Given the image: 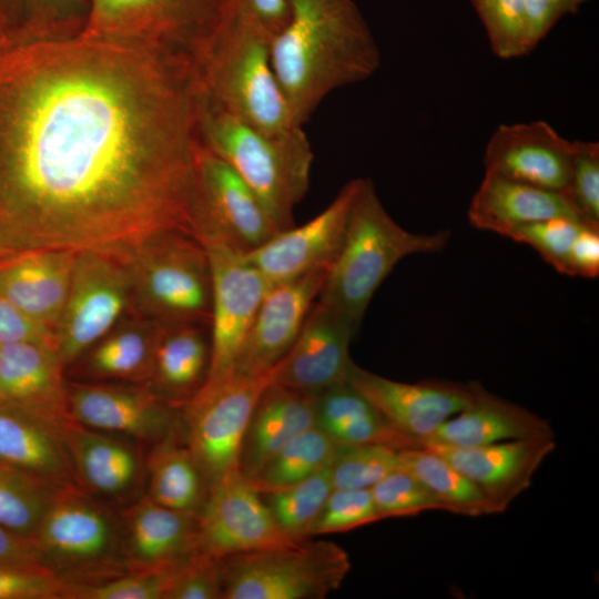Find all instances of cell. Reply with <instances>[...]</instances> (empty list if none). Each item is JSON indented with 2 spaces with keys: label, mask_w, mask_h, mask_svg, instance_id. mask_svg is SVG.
<instances>
[{
  "label": "cell",
  "mask_w": 599,
  "mask_h": 599,
  "mask_svg": "<svg viewBox=\"0 0 599 599\" xmlns=\"http://www.w3.org/2000/svg\"><path fill=\"white\" fill-rule=\"evenodd\" d=\"M200 94L193 65L144 44L0 41V257L197 240Z\"/></svg>",
  "instance_id": "6da1fadb"
},
{
  "label": "cell",
  "mask_w": 599,
  "mask_h": 599,
  "mask_svg": "<svg viewBox=\"0 0 599 599\" xmlns=\"http://www.w3.org/2000/svg\"><path fill=\"white\" fill-rule=\"evenodd\" d=\"M287 24L272 39L271 64L294 123L303 126L334 90L380 67L370 28L353 0H287Z\"/></svg>",
  "instance_id": "7a4b0ae2"
},
{
  "label": "cell",
  "mask_w": 599,
  "mask_h": 599,
  "mask_svg": "<svg viewBox=\"0 0 599 599\" xmlns=\"http://www.w3.org/2000/svg\"><path fill=\"white\" fill-rule=\"evenodd\" d=\"M197 130L201 143L252 189L277 231L293 226L294 209L309 187L314 158L302 126L280 133L261 131L215 105L201 91Z\"/></svg>",
  "instance_id": "3957f363"
},
{
  "label": "cell",
  "mask_w": 599,
  "mask_h": 599,
  "mask_svg": "<svg viewBox=\"0 0 599 599\" xmlns=\"http://www.w3.org/2000/svg\"><path fill=\"white\" fill-rule=\"evenodd\" d=\"M448 241L447 231L424 234L402 227L384 207L374 183L364 179L318 302L361 325L375 292L399 261L440 252Z\"/></svg>",
  "instance_id": "277c9868"
},
{
  "label": "cell",
  "mask_w": 599,
  "mask_h": 599,
  "mask_svg": "<svg viewBox=\"0 0 599 599\" xmlns=\"http://www.w3.org/2000/svg\"><path fill=\"white\" fill-rule=\"evenodd\" d=\"M272 39L243 0L199 74L212 103L255 129L280 133L298 125L271 64Z\"/></svg>",
  "instance_id": "5b68a950"
},
{
  "label": "cell",
  "mask_w": 599,
  "mask_h": 599,
  "mask_svg": "<svg viewBox=\"0 0 599 599\" xmlns=\"http://www.w3.org/2000/svg\"><path fill=\"white\" fill-rule=\"evenodd\" d=\"M243 0H91L82 33L154 48L200 69Z\"/></svg>",
  "instance_id": "8992f818"
},
{
  "label": "cell",
  "mask_w": 599,
  "mask_h": 599,
  "mask_svg": "<svg viewBox=\"0 0 599 599\" xmlns=\"http://www.w3.org/2000/svg\"><path fill=\"white\" fill-rule=\"evenodd\" d=\"M124 263L132 300L150 319L210 326L211 271L199 240L180 232L160 234L138 247Z\"/></svg>",
  "instance_id": "52a82bcc"
},
{
  "label": "cell",
  "mask_w": 599,
  "mask_h": 599,
  "mask_svg": "<svg viewBox=\"0 0 599 599\" xmlns=\"http://www.w3.org/2000/svg\"><path fill=\"white\" fill-rule=\"evenodd\" d=\"M31 539L41 562L67 583L114 577L124 561L114 517L81 488L57 491Z\"/></svg>",
  "instance_id": "ba28073f"
},
{
  "label": "cell",
  "mask_w": 599,
  "mask_h": 599,
  "mask_svg": "<svg viewBox=\"0 0 599 599\" xmlns=\"http://www.w3.org/2000/svg\"><path fill=\"white\" fill-rule=\"evenodd\" d=\"M274 368L263 374L233 370L219 379L205 380L179 405L183 439L209 489L241 473L245 433L261 395L274 379Z\"/></svg>",
  "instance_id": "9c48e42d"
},
{
  "label": "cell",
  "mask_w": 599,
  "mask_h": 599,
  "mask_svg": "<svg viewBox=\"0 0 599 599\" xmlns=\"http://www.w3.org/2000/svg\"><path fill=\"white\" fill-rule=\"evenodd\" d=\"M220 560L222 599H322L339 588L351 569L347 552L324 540Z\"/></svg>",
  "instance_id": "30bf717a"
},
{
  "label": "cell",
  "mask_w": 599,
  "mask_h": 599,
  "mask_svg": "<svg viewBox=\"0 0 599 599\" xmlns=\"http://www.w3.org/2000/svg\"><path fill=\"white\" fill-rule=\"evenodd\" d=\"M197 240L211 271V352L205 380H214L233 372L243 341L272 284L246 260V251L207 214Z\"/></svg>",
  "instance_id": "8fae6325"
},
{
  "label": "cell",
  "mask_w": 599,
  "mask_h": 599,
  "mask_svg": "<svg viewBox=\"0 0 599 599\" xmlns=\"http://www.w3.org/2000/svg\"><path fill=\"white\" fill-rule=\"evenodd\" d=\"M131 301V277L124 262L97 252L77 253L54 334L63 367L108 335Z\"/></svg>",
  "instance_id": "7c38bea8"
},
{
  "label": "cell",
  "mask_w": 599,
  "mask_h": 599,
  "mask_svg": "<svg viewBox=\"0 0 599 599\" xmlns=\"http://www.w3.org/2000/svg\"><path fill=\"white\" fill-rule=\"evenodd\" d=\"M197 536L200 550L216 559L298 542L241 473L209 489L197 515Z\"/></svg>",
  "instance_id": "4fadbf2b"
},
{
  "label": "cell",
  "mask_w": 599,
  "mask_h": 599,
  "mask_svg": "<svg viewBox=\"0 0 599 599\" xmlns=\"http://www.w3.org/2000/svg\"><path fill=\"white\" fill-rule=\"evenodd\" d=\"M363 183L364 177L349 181L319 214L303 225L280 231L262 245L246 251V260L272 285L329 268Z\"/></svg>",
  "instance_id": "5bb4252c"
},
{
  "label": "cell",
  "mask_w": 599,
  "mask_h": 599,
  "mask_svg": "<svg viewBox=\"0 0 599 599\" xmlns=\"http://www.w3.org/2000/svg\"><path fill=\"white\" fill-rule=\"evenodd\" d=\"M347 382L359 390L400 434L416 446L471 400L474 382L429 379L403 383L353 364Z\"/></svg>",
  "instance_id": "9a60e30c"
},
{
  "label": "cell",
  "mask_w": 599,
  "mask_h": 599,
  "mask_svg": "<svg viewBox=\"0 0 599 599\" xmlns=\"http://www.w3.org/2000/svg\"><path fill=\"white\" fill-rule=\"evenodd\" d=\"M358 327L346 314L315 302L294 344L275 366L273 382L313 396L347 382L354 364L349 344Z\"/></svg>",
  "instance_id": "2e32d148"
},
{
  "label": "cell",
  "mask_w": 599,
  "mask_h": 599,
  "mask_svg": "<svg viewBox=\"0 0 599 599\" xmlns=\"http://www.w3.org/2000/svg\"><path fill=\"white\" fill-rule=\"evenodd\" d=\"M318 270L273 284L262 300L234 363V372H271L294 344L325 282Z\"/></svg>",
  "instance_id": "e0dca14e"
},
{
  "label": "cell",
  "mask_w": 599,
  "mask_h": 599,
  "mask_svg": "<svg viewBox=\"0 0 599 599\" xmlns=\"http://www.w3.org/2000/svg\"><path fill=\"white\" fill-rule=\"evenodd\" d=\"M67 397L71 418L102 433L156 443L176 424L177 405L146 387L73 385Z\"/></svg>",
  "instance_id": "ac0fdd59"
},
{
  "label": "cell",
  "mask_w": 599,
  "mask_h": 599,
  "mask_svg": "<svg viewBox=\"0 0 599 599\" xmlns=\"http://www.w3.org/2000/svg\"><path fill=\"white\" fill-rule=\"evenodd\" d=\"M572 141L548 122L500 124L484 152L485 172L539 186L566 191Z\"/></svg>",
  "instance_id": "d6986e66"
},
{
  "label": "cell",
  "mask_w": 599,
  "mask_h": 599,
  "mask_svg": "<svg viewBox=\"0 0 599 599\" xmlns=\"http://www.w3.org/2000/svg\"><path fill=\"white\" fill-rule=\"evenodd\" d=\"M420 446L441 456L476 484L499 514L530 486L536 470L552 453L556 444L554 437H539L470 447L434 443Z\"/></svg>",
  "instance_id": "ffe728a7"
},
{
  "label": "cell",
  "mask_w": 599,
  "mask_h": 599,
  "mask_svg": "<svg viewBox=\"0 0 599 599\" xmlns=\"http://www.w3.org/2000/svg\"><path fill=\"white\" fill-rule=\"evenodd\" d=\"M63 368L50 339L0 345V404L23 407L64 426L72 418L62 380Z\"/></svg>",
  "instance_id": "44dd1931"
},
{
  "label": "cell",
  "mask_w": 599,
  "mask_h": 599,
  "mask_svg": "<svg viewBox=\"0 0 599 599\" xmlns=\"http://www.w3.org/2000/svg\"><path fill=\"white\" fill-rule=\"evenodd\" d=\"M75 255L68 250H35L1 256L0 293L35 324L55 334Z\"/></svg>",
  "instance_id": "7402d4cb"
},
{
  "label": "cell",
  "mask_w": 599,
  "mask_h": 599,
  "mask_svg": "<svg viewBox=\"0 0 599 599\" xmlns=\"http://www.w3.org/2000/svg\"><path fill=\"white\" fill-rule=\"evenodd\" d=\"M0 461L61 488H81L63 426L12 404H0Z\"/></svg>",
  "instance_id": "603a6c76"
},
{
  "label": "cell",
  "mask_w": 599,
  "mask_h": 599,
  "mask_svg": "<svg viewBox=\"0 0 599 599\" xmlns=\"http://www.w3.org/2000/svg\"><path fill=\"white\" fill-rule=\"evenodd\" d=\"M199 177L202 209L245 251L256 248L278 232L252 189L202 143Z\"/></svg>",
  "instance_id": "cb8c5ba5"
},
{
  "label": "cell",
  "mask_w": 599,
  "mask_h": 599,
  "mask_svg": "<svg viewBox=\"0 0 599 599\" xmlns=\"http://www.w3.org/2000/svg\"><path fill=\"white\" fill-rule=\"evenodd\" d=\"M123 545L129 571L173 569L200 551L197 516L145 496L125 515Z\"/></svg>",
  "instance_id": "d4e9b609"
},
{
  "label": "cell",
  "mask_w": 599,
  "mask_h": 599,
  "mask_svg": "<svg viewBox=\"0 0 599 599\" xmlns=\"http://www.w3.org/2000/svg\"><path fill=\"white\" fill-rule=\"evenodd\" d=\"M477 230L508 235L518 227L552 217L580 219L564 192L485 172L467 211Z\"/></svg>",
  "instance_id": "484cf974"
},
{
  "label": "cell",
  "mask_w": 599,
  "mask_h": 599,
  "mask_svg": "<svg viewBox=\"0 0 599 599\" xmlns=\"http://www.w3.org/2000/svg\"><path fill=\"white\" fill-rule=\"evenodd\" d=\"M539 437H554L547 420L474 382L469 404L444 422L424 443L470 447Z\"/></svg>",
  "instance_id": "4316f807"
},
{
  "label": "cell",
  "mask_w": 599,
  "mask_h": 599,
  "mask_svg": "<svg viewBox=\"0 0 599 599\" xmlns=\"http://www.w3.org/2000/svg\"><path fill=\"white\" fill-rule=\"evenodd\" d=\"M316 426V396L272 382L261 395L243 440L240 471L251 479L293 437Z\"/></svg>",
  "instance_id": "83f0119b"
},
{
  "label": "cell",
  "mask_w": 599,
  "mask_h": 599,
  "mask_svg": "<svg viewBox=\"0 0 599 599\" xmlns=\"http://www.w3.org/2000/svg\"><path fill=\"white\" fill-rule=\"evenodd\" d=\"M63 436L83 489L121 498L135 488L142 461L132 446L73 419L64 424Z\"/></svg>",
  "instance_id": "f1b7e54d"
},
{
  "label": "cell",
  "mask_w": 599,
  "mask_h": 599,
  "mask_svg": "<svg viewBox=\"0 0 599 599\" xmlns=\"http://www.w3.org/2000/svg\"><path fill=\"white\" fill-rule=\"evenodd\" d=\"M199 323L163 324L151 370L159 395L180 405L193 396L206 379L210 341Z\"/></svg>",
  "instance_id": "f546056e"
},
{
  "label": "cell",
  "mask_w": 599,
  "mask_h": 599,
  "mask_svg": "<svg viewBox=\"0 0 599 599\" xmlns=\"http://www.w3.org/2000/svg\"><path fill=\"white\" fill-rule=\"evenodd\" d=\"M175 428L155 443L148 459V496L162 506L197 516L209 486Z\"/></svg>",
  "instance_id": "4dcf8cb0"
},
{
  "label": "cell",
  "mask_w": 599,
  "mask_h": 599,
  "mask_svg": "<svg viewBox=\"0 0 599 599\" xmlns=\"http://www.w3.org/2000/svg\"><path fill=\"white\" fill-rule=\"evenodd\" d=\"M400 468L415 476L441 510L479 517L498 514L488 496L446 459L424 446L399 449Z\"/></svg>",
  "instance_id": "1f68e13d"
},
{
  "label": "cell",
  "mask_w": 599,
  "mask_h": 599,
  "mask_svg": "<svg viewBox=\"0 0 599 599\" xmlns=\"http://www.w3.org/2000/svg\"><path fill=\"white\" fill-rule=\"evenodd\" d=\"M163 323L150 319L105 335L88 356L87 370L105 378H150Z\"/></svg>",
  "instance_id": "d6a6232c"
},
{
  "label": "cell",
  "mask_w": 599,
  "mask_h": 599,
  "mask_svg": "<svg viewBox=\"0 0 599 599\" xmlns=\"http://www.w3.org/2000/svg\"><path fill=\"white\" fill-rule=\"evenodd\" d=\"M338 445L317 425L287 441L251 479L261 495L290 487L331 464Z\"/></svg>",
  "instance_id": "836d02e7"
},
{
  "label": "cell",
  "mask_w": 599,
  "mask_h": 599,
  "mask_svg": "<svg viewBox=\"0 0 599 599\" xmlns=\"http://www.w3.org/2000/svg\"><path fill=\"white\" fill-rule=\"evenodd\" d=\"M60 488L0 461V526L32 538Z\"/></svg>",
  "instance_id": "e575fe53"
},
{
  "label": "cell",
  "mask_w": 599,
  "mask_h": 599,
  "mask_svg": "<svg viewBox=\"0 0 599 599\" xmlns=\"http://www.w3.org/2000/svg\"><path fill=\"white\" fill-rule=\"evenodd\" d=\"M331 464L284 489L262 495L284 532L295 541L309 530L333 490Z\"/></svg>",
  "instance_id": "d590c367"
},
{
  "label": "cell",
  "mask_w": 599,
  "mask_h": 599,
  "mask_svg": "<svg viewBox=\"0 0 599 599\" xmlns=\"http://www.w3.org/2000/svg\"><path fill=\"white\" fill-rule=\"evenodd\" d=\"M398 451L383 444L338 445L331 465L333 487L369 489L400 467Z\"/></svg>",
  "instance_id": "8d00e7d4"
},
{
  "label": "cell",
  "mask_w": 599,
  "mask_h": 599,
  "mask_svg": "<svg viewBox=\"0 0 599 599\" xmlns=\"http://www.w3.org/2000/svg\"><path fill=\"white\" fill-rule=\"evenodd\" d=\"M474 8L491 51L504 60L527 55L525 0H479Z\"/></svg>",
  "instance_id": "74e56055"
},
{
  "label": "cell",
  "mask_w": 599,
  "mask_h": 599,
  "mask_svg": "<svg viewBox=\"0 0 599 599\" xmlns=\"http://www.w3.org/2000/svg\"><path fill=\"white\" fill-rule=\"evenodd\" d=\"M173 569L130 570L98 582L67 583L64 598L165 599Z\"/></svg>",
  "instance_id": "f35d334b"
},
{
  "label": "cell",
  "mask_w": 599,
  "mask_h": 599,
  "mask_svg": "<svg viewBox=\"0 0 599 599\" xmlns=\"http://www.w3.org/2000/svg\"><path fill=\"white\" fill-rule=\"evenodd\" d=\"M382 519L441 510L432 493L409 471L397 468L369 488Z\"/></svg>",
  "instance_id": "ab89813d"
},
{
  "label": "cell",
  "mask_w": 599,
  "mask_h": 599,
  "mask_svg": "<svg viewBox=\"0 0 599 599\" xmlns=\"http://www.w3.org/2000/svg\"><path fill=\"white\" fill-rule=\"evenodd\" d=\"M580 219L599 226V143L572 141V153L565 191Z\"/></svg>",
  "instance_id": "60d3db41"
},
{
  "label": "cell",
  "mask_w": 599,
  "mask_h": 599,
  "mask_svg": "<svg viewBox=\"0 0 599 599\" xmlns=\"http://www.w3.org/2000/svg\"><path fill=\"white\" fill-rule=\"evenodd\" d=\"M380 519L369 489L333 488L309 530V537L345 532Z\"/></svg>",
  "instance_id": "b9f144b4"
},
{
  "label": "cell",
  "mask_w": 599,
  "mask_h": 599,
  "mask_svg": "<svg viewBox=\"0 0 599 599\" xmlns=\"http://www.w3.org/2000/svg\"><path fill=\"white\" fill-rule=\"evenodd\" d=\"M585 224L578 219L552 217L518 227L507 238L529 245L557 272L567 275L570 248Z\"/></svg>",
  "instance_id": "7bdbcfd3"
},
{
  "label": "cell",
  "mask_w": 599,
  "mask_h": 599,
  "mask_svg": "<svg viewBox=\"0 0 599 599\" xmlns=\"http://www.w3.org/2000/svg\"><path fill=\"white\" fill-rule=\"evenodd\" d=\"M221 560L197 551L173 569L165 599H222Z\"/></svg>",
  "instance_id": "ee69618b"
},
{
  "label": "cell",
  "mask_w": 599,
  "mask_h": 599,
  "mask_svg": "<svg viewBox=\"0 0 599 599\" xmlns=\"http://www.w3.org/2000/svg\"><path fill=\"white\" fill-rule=\"evenodd\" d=\"M65 587L41 564L0 565V599H61Z\"/></svg>",
  "instance_id": "f6af8a7d"
},
{
  "label": "cell",
  "mask_w": 599,
  "mask_h": 599,
  "mask_svg": "<svg viewBox=\"0 0 599 599\" xmlns=\"http://www.w3.org/2000/svg\"><path fill=\"white\" fill-rule=\"evenodd\" d=\"M589 0H525V40L529 54L565 16L575 14Z\"/></svg>",
  "instance_id": "bcb514c9"
},
{
  "label": "cell",
  "mask_w": 599,
  "mask_h": 599,
  "mask_svg": "<svg viewBox=\"0 0 599 599\" xmlns=\"http://www.w3.org/2000/svg\"><path fill=\"white\" fill-rule=\"evenodd\" d=\"M599 274V226L585 224L569 253V276L595 278Z\"/></svg>",
  "instance_id": "7dc6e473"
},
{
  "label": "cell",
  "mask_w": 599,
  "mask_h": 599,
  "mask_svg": "<svg viewBox=\"0 0 599 599\" xmlns=\"http://www.w3.org/2000/svg\"><path fill=\"white\" fill-rule=\"evenodd\" d=\"M35 338L54 342V334L31 321L0 293V345Z\"/></svg>",
  "instance_id": "c3c4849f"
},
{
  "label": "cell",
  "mask_w": 599,
  "mask_h": 599,
  "mask_svg": "<svg viewBox=\"0 0 599 599\" xmlns=\"http://www.w3.org/2000/svg\"><path fill=\"white\" fill-rule=\"evenodd\" d=\"M27 564L43 565L32 539L0 526V565Z\"/></svg>",
  "instance_id": "681fc988"
},
{
  "label": "cell",
  "mask_w": 599,
  "mask_h": 599,
  "mask_svg": "<svg viewBox=\"0 0 599 599\" xmlns=\"http://www.w3.org/2000/svg\"><path fill=\"white\" fill-rule=\"evenodd\" d=\"M244 3L273 38L288 22L287 0H244Z\"/></svg>",
  "instance_id": "f907efd6"
},
{
  "label": "cell",
  "mask_w": 599,
  "mask_h": 599,
  "mask_svg": "<svg viewBox=\"0 0 599 599\" xmlns=\"http://www.w3.org/2000/svg\"><path fill=\"white\" fill-rule=\"evenodd\" d=\"M44 18H59L77 6L78 0H38Z\"/></svg>",
  "instance_id": "816d5d0a"
},
{
  "label": "cell",
  "mask_w": 599,
  "mask_h": 599,
  "mask_svg": "<svg viewBox=\"0 0 599 599\" xmlns=\"http://www.w3.org/2000/svg\"><path fill=\"white\" fill-rule=\"evenodd\" d=\"M479 0H471L473 6L476 4Z\"/></svg>",
  "instance_id": "f5cc1de1"
}]
</instances>
